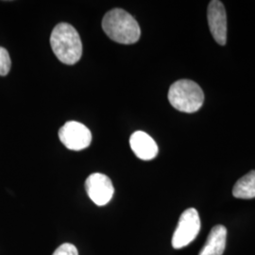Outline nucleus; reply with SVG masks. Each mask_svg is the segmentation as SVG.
<instances>
[{"label":"nucleus","mask_w":255,"mask_h":255,"mask_svg":"<svg viewBox=\"0 0 255 255\" xmlns=\"http://www.w3.org/2000/svg\"><path fill=\"white\" fill-rule=\"evenodd\" d=\"M102 28L110 39L123 45L134 44L141 36L136 20L122 9L108 11L102 20Z\"/></svg>","instance_id":"nucleus-1"},{"label":"nucleus","mask_w":255,"mask_h":255,"mask_svg":"<svg viewBox=\"0 0 255 255\" xmlns=\"http://www.w3.org/2000/svg\"><path fill=\"white\" fill-rule=\"evenodd\" d=\"M50 45L56 57L64 64H75L81 60V37L76 28L67 23H60L53 28Z\"/></svg>","instance_id":"nucleus-2"},{"label":"nucleus","mask_w":255,"mask_h":255,"mask_svg":"<svg viewBox=\"0 0 255 255\" xmlns=\"http://www.w3.org/2000/svg\"><path fill=\"white\" fill-rule=\"evenodd\" d=\"M168 101L175 109L192 114L202 107L204 94L197 82L190 80H180L170 86Z\"/></svg>","instance_id":"nucleus-3"},{"label":"nucleus","mask_w":255,"mask_h":255,"mask_svg":"<svg viewBox=\"0 0 255 255\" xmlns=\"http://www.w3.org/2000/svg\"><path fill=\"white\" fill-rule=\"evenodd\" d=\"M201 231V219L195 208L185 210L180 217L178 226L174 232L172 246L179 250L188 246L198 237Z\"/></svg>","instance_id":"nucleus-4"},{"label":"nucleus","mask_w":255,"mask_h":255,"mask_svg":"<svg viewBox=\"0 0 255 255\" xmlns=\"http://www.w3.org/2000/svg\"><path fill=\"white\" fill-rule=\"evenodd\" d=\"M61 142L71 150H82L90 146L92 133L90 129L80 122H66L59 130Z\"/></svg>","instance_id":"nucleus-5"},{"label":"nucleus","mask_w":255,"mask_h":255,"mask_svg":"<svg viewBox=\"0 0 255 255\" xmlns=\"http://www.w3.org/2000/svg\"><path fill=\"white\" fill-rule=\"evenodd\" d=\"M85 189L92 201L98 206H104L109 203L115 193L111 179L101 173L90 175L86 179Z\"/></svg>","instance_id":"nucleus-6"},{"label":"nucleus","mask_w":255,"mask_h":255,"mask_svg":"<svg viewBox=\"0 0 255 255\" xmlns=\"http://www.w3.org/2000/svg\"><path fill=\"white\" fill-rule=\"evenodd\" d=\"M207 18L214 39L220 46H225L227 42V14L221 1L213 0L210 2Z\"/></svg>","instance_id":"nucleus-7"},{"label":"nucleus","mask_w":255,"mask_h":255,"mask_svg":"<svg viewBox=\"0 0 255 255\" xmlns=\"http://www.w3.org/2000/svg\"><path fill=\"white\" fill-rule=\"evenodd\" d=\"M131 150L143 161H150L158 154V146L153 138L147 133L138 130L129 138Z\"/></svg>","instance_id":"nucleus-8"},{"label":"nucleus","mask_w":255,"mask_h":255,"mask_svg":"<svg viewBox=\"0 0 255 255\" xmlns=\"http://www.w3.org/2000/svg\"><path fill=\"white\" fill-rule=\"evenodd\" d=\"M227 229L222 225H217L210 232L206 243L199 255H222L226 248Z\"/></svg>","instance_id":"nucleus-9"},{"label":"nucleus","mask_w":255,"mask_h":255,"mask_svg":"<svg viewBox=\"0 0 255 255\" xmlns=\"http://www.w3.org/2000/svg\"><path fill=\"white\" fill-rule=\"evenodd\" d=\"M233 195L241 200L255 199V170H252L237 181L233 189Z\"/></svg>","instance_id":"nucleus-10"},{"label":"nucleus","mask_w":255,"mask_h":255,"mask_svg":"<svg viewBox=\"0 0 255 255\" xmlns=\"http://www.w3.org/2000/svg\"><path fill=\"white\" fill-rule=\"evenodd\" d=\"M11 61L9 52L4 47L0 46V76H6L9 73Z\"/></svg>","instance_id":"nucleus-11"},{"label":"nucleus","mask_w":255,"mask_h":255,"mask_svg":"<svg viewBox=\"0 0 255 255\" xmlns=\"http://www.w3.org/2000/svg\"><path fill=\"white\" fill-rule=\"evenodd\" d=\"M52 255H79L77 248L70 244V243H64L59 247Z\"/></svg>","instance_id":"nucleus-12"}]
</instances>
